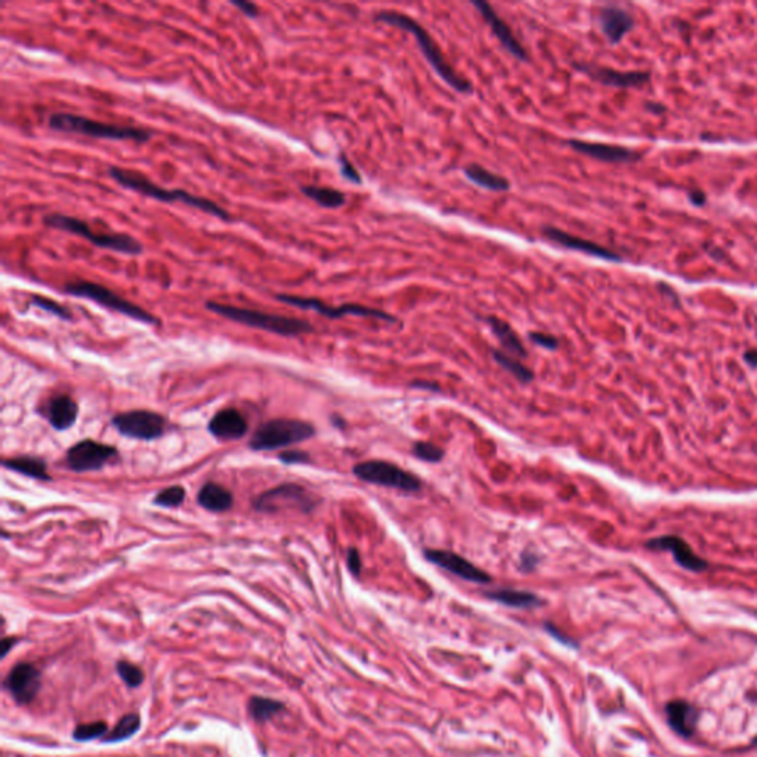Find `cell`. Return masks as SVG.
Listing matches in <instances>:
<instances>
[{"mask_svg": "<svg viewBox=\"0 0 757 757\" xmlns=\"http://www.w3.org/2000/svg\"><path fill=\"white\" fill-rule=\"evenodd\" d=\"M183 500H185V489L181 487V485H174V487L164 489L157 494L153 500V503L155 506H162V507H178L182 505Z\"/></svg>", "mask_w": 757, "mask_h": 757, "instance_id": "34", "label": "cell"}, {"mask_svg": "<svg viewBox=\"0 0 757 757\" xmlns=\"http://www.w3.org/2000/svg\"><path fill=\"white\" fill-rule=\"evenodd\" d=\"M756 742H757V739H756Z\"/></svg>", "mask_w": 757, "mask_h": 757, "instance_id": "48", "label": "cell"}, {"mask_svg": "<svg viewBox=\"0 0 757 757\" xmlns=\"http://www.w3.org/2000/svg\"><path fill=\"white\" fill-rule=\"evenodd\" d=\"M17 642H18L17 638H12V636H9V638H4V639H2V644H0V651H2V652H0V656H2V659H5V656L8 655V652H9L13 647H15Z\"/></svg>", "mask_w": 757, "mask_h": 757, "instance_id": "44", "label": "cell"}, {"mask_svg": "<svg viewBox=\"0 0 757 757\" xmlns=\"http://www.w3.org/2000/svg\"><path fill=\"white\" fill-rule=\"evenodd\" d=\"M648 548L651 549H656V550H668L673 553L675 559L679 565H682L683 568L687 569H691V571H703L707 568V562L704 559L699 558V556H697L692 549L690 548V545L687 541H683L680 537H675V536H664V537H656L654 540H651L648 545Z\"/></svg>", "mask_w": 757, "mask_h": 757, "instance_id": "21", "label": "cell"}, {"mask_svg": "<svg viewBox=\"0 0 757 757\" xmlns=\"http://www.w3.org/2000/svg\"><path fill=\"white\" fill-rule=\"evenodd\" d=\"M313 435H316V427L311 423L293 419H274L256 429L249 446L254 451H271L299 444Z\"/></svg>", "mask_w": 757, "mask_h": 757, "instance_id": "7", "label": "cell"}, {"mask_svg": "<svg viewBox=\"0 0 757 757\" xmlns=\"http://www.w3.org/2000/svg\"><path fill=\"white\" fill-rule=\"evenodd\" d=\"M484 595L489 599L498 604H503L506 607L519 608V609H530L540 607L543 602L540 596H537L533 592L528 590H518V589H494L484 592Z\"/></svg>", "mask_w": 757, "mask_h": 757, "instance_id": "26", "label": "cell"}, {"mask_svg": "<svg viewBox=\"0 0 757 757\" xmlns=\"http://www.w3.org/2000/svg\"><path fill=\"white\" fill-rule=\"evenodd\" d=\"M597 24L609 44L617 45L628 32H632L635 18L630 12L620 6L607 5L597 11Z\"/></svg>", "mask_w": 757, "mask_h": 757, "instance_id": "19", "label": "cell"}, {"mask_svg": "<svg viewBox=\"0 0 757 757\" xmlns=\"http://www.w3.org/2000/svg\"><path fill=\"white\" fill-rule=\"evenodd\" d=\"M463 174L470 182H474L475 185H478V187L485 188V190L500 193V191H507L510 188V182L505 176L493 174L490 172V170H487L479 164H469L467 167L463 169Z\"/></svg>", "mask_w": 757, "mask_h": 757, "instance_id": "28", "label": "cell"}, {"mask_svg": "<svg viewBox=\"0 0 757 757\" xmlns=\"http://www.w3.org/2000/svg\"><path fill=\"white\" fill-rule=\"evenodd\" d=\"M206 308L234 323L247 325L252 328H259V330H265V332L274 333L278 336L293 337V336H301V335L313 332V327L311 325V323L305 320L293 318V317L278 316V313H269V312H262V311L218 304L212 301L206 304Z\"/></svg>", "mask_w": 757, "mask_h": 757, "instance_id": "4", "label": "cell"}, {"mask_svg": "<svg viewBox=\"0 0 757 757\" xmlns=\"http://www.w3.org/2000/svg\"><path fill=\"white\" fill-rule=\"evenodd\" d=\"M352 472L364 482L395 489L404 493H418L422 489V481L416 475L384 460L361 462L354 466Z\"/></svg>", "mask_w": 757, "mask_h": 757, "instance_id": "8", "label": "cell"}, {"mask_svg": "<svg viewBox=\"0 0 757 757\" xmlns=\"http://www.w3.org/2000/svg\"><path fill=\"white\" fill-rule=\"evenodd\" d=\"M116 670L122 680L131 688H138L139 685L144 682V671H142L136 664L129 661H117Z\"/></svg>", "mask_w": 757, "mask_h": 757, "instance_id": "35", "label": "cell"}, {"mask_svg": "<svg viewBox=\"0 0 757 757\" xmlns=\"http://www.w3.org/2000/svg\"><path fill=\"white\" fill-rule=\"evenodd\" d=\"M567 144L574 151L592 157L595 160L605 163H635L642 159V154L620 145L601 144V142H589L581 139H569Z\"/></svg>", "mask_w": 757, "mask_h": 757, "instance_id": "17", "label": "cell"}, {"mask_svg": "<svg viewBox=\"0 0 757 757\" xmlns=\"http://www.w3.org/2000/svg\"><path fill=\"white\" fill-rule=\"evenodd\" d=\"M141 730V718L138 713H129L116 723L111 731L101 739L105 744H117V742L129 739Z\"/></svg>", "mask_w": 757, "mask_h": 757, "instance_id": "30", "label": "cell"}, {"mask_svg": "<svg viewBox=\"0 0 757 757\" xmlns=\"http://www.w3.org/2000/svg\"><path fill=\"white\" fill-rule=\"evenodd\" d=\"M538 561H540V556L536 552L524 550L519 558V569L524 571V573H531V571L537 568Z\"/></svg>", "mask_w": 757, "mask_h": 757, "instance_id": "41", "label": "cell"}, {"mask_svg": "<svg viewBox=\"0 0 757 757\" xmlns=\"http://www.w3.org/2000/svg\"><path fill=\"white\" fill-rule=\"evenodd\" d=\"M209 432L222 441L240 439L247 432V422L235 408H224L218 411L209 422Z\"/></svg>", "mask_w": 757, "mask_h": 757, "instance_id": "20", "label": "cell"}, {"mask_svg": "<svg viewBox=\"0 0 757 757\" xmlns=\"http://www.w3.org/2000/svg\"><path fill=\"white\" fill-rule=\"evenodd\" d=\"M375 20L383 24L401 28V30L413 34L426 61L431 64V67L435 70V73L444 80L450 88L465 95L472 92V83L457 73L454 67H451L447 63L446 56L439 51V46L436 45L434 37L427 33L426 28L422 24H419L416 20L406 15V13L395 12V11H380L375 15Z\"/></svg>", "mask_w": 757, "mask_h": 757, "instance_id": "1", "label": "cell"}, {"mask_svg": "<svg viewBox=\"0 0 757 757\" xmlns=\"http://www.w3.org/2000/svg\"><path fill=\"white\" fill-rule=\"evenodd\" d=\"M690 198H691V202L694 205H697V206H703L706 203V195L701 191H698V190L690 193Z\"/></svg>", "mask_w": 757, "mask_h": 757, "instance_id": "45", "label": "cell"}, {"mask_svg": "<svg viewBox=\"0 0 757 757\" xmlns=\"http://www.w3.org/2000/svg\"><path fill=\"white\" fill-rule=\"evenodd\" d=\"M301 193L325 209H337L347 203V195L335 188L304 185V187H301Z\"/></svg>", "mask_w": 757, "mask_h": 757, "instance_id": "29", "label": "cell"}, {"mask_svg": "<svg viewBox=\"0 0 757 757\" xmlns=\"http://www.w3.org/2000/svg\"><path fill=\"white\" fill-rule=\"evenodd\" d=\"M112 426L123 436L142 441L159 439L166 432V419L159 413L132 410L112 418Z\"/></svg>", "mask_w": 757, "mask_h": 757, "instance_id": "10", "label": "cell"}, {"mask_svg": "<svg viewBox=\"0 0 757 757\" xmlns=\"http://www.w3.org/2000/svg\"><path fill=\"white\" fill-rule=\"evenodd\" d=\"M276 299H277V301L285 304V305L296 306L299 309L316 311V312L320 313V316H324L327 318H333V320L347 317V316H356V317L377 318V320H383V321H388V323H396L398 321L394 316H391V313H388V312H384L382 309H376V308L358 305V304H345V305H340V306H332V305L324 304L323 301H320V299H316V297H302V296L281 295V293L277 295Z\"/></svg>", "mask_w": 757, "mask_h": 757, "instance_id": "9", "label": "cell"}, {"mask_svg": "<svg viewBox=\"0 0 757 757\" xmlns=\"http://www.w3.org/2000/svg\"><path fill=\"white\" fill-rule=\"evenodd\" d=\"M493 358L500 367H503L506 371H509V373L515 376L521 383L526 384L534 380L533 370L524 365L518 358L506 354L505 351H497V349L493 351Z\"/></svg>", "mask_w": 757, "mask_h": 757, "instance_id": "32", "label": "cell"}, {"mask_svg": "<svg viewBox=\"0 0 757 757\" xmlns=\"http://www.w3.org/2000/svg\"><path fill=\"white\" fill-rule=\"evenodd\" d=\"M4 467L17 472L21 475H25L28 478L39 479V481H51V475L48 474L45 460L39 459L34 455H20L12 457V459H5L2 462Z\"/></svg>", "mask_w": 757, "mask_h": 757, "instance_id": "27", "label": "cell"}, {"mask_svg": "<svg viewBox=\"0 0 757 757\" xmlns=\"http://www.w3.org/2000/svg\"><path fill=\"white\" fill-rule=\"evenodd\" d=\"M233 6L238 8L245 15H247L249 18H256L259 15V9L258 6H256L254 4H250V2H242V0H233L231 2Z\"/></svg>", "mask_w": 757, "mask_h": 757, "instance_id": "43", "label": "cell"}, {"mask_svg": "<svg viewBox=\"0 0 757 757\" xmlns=\"http://www.w3.org/2000/svg\"><path fill=\"white\" fill-rule=\"evenodd\" d=\"M574 67L590 79L614 88H640L649 82L647 71H619L595 64H574Z\"/></svg>", "mask_w": 757, "mask_h": 757, "instance_id": "15", "label": "cell"}, {"mask_svg": "<svg viewBox=\"0 0 757 757\" xmlns=\"http://www.w3.org/2000/svg\"><path fill=\"white\" fill-rule=\"evenodd\" d=\"M4 685L18 704H30L40 691L41 675L34 664L18 663L11 668Z\"/></svg>", "mask_w": 757, "mask_h": 757, "instance_id": "14", "label": "cell"}, {"mask_svg": "<svg viewBox=\"0 0 757 757\" xmlns=\"http://www.w3.org/2000/svg\"><path fill=\"white\" fill-rule=\"evenodd\" d=\"M530 340L533 342V344L545 348V349H549V351H555L558 349L559 347V340L556 339L555 336L552 335H548V333H541V332H533L530 333Z\"/></svg>", "mask_w": 757, "mask_h": 757, "instance_id": "39", "label": "cell"}, {"mask_svg": "<svg viewBox=\"0 0 757 757\" xmlns=\"http://www.w3.org/2000/svg\"><path fill=\"white\" fill-rule=\"evenodd\" d=\"M337 162H339V166H340V175L342 176H344L347 181H349L352 183H356V185L361 183L360 174L356 172V169L354 167V164L349 162V159L345 154H340L337 157Z\"/></svg>", "mask_w": 757, "mask_h": 757, "instance_id": "38", "label": "cell"}, {"mask_svg": "<svg viewBox=\"0 0 757 757\" xmlns=\"http://www.w3.org/2000/svg\"><path fill=\"white\" fill-rule=\"evenodd\" d=\"M32 304L36 305L40 309H44V311L52 313V316L64 320V321H70L71 318H73V316H71V312L65 306L60 305L58 302H55V301H52V299H48L45 296L33 295L32 296Z\"/></svg>", "mask_w": 757, "mask_h": 757, "instance_id": "37", "label": "cell"}, {"mask_svg": "<svg viewBox=\"0 0 757 757\" xmlns=\"http://www.w3.org/2000/svg\"><path fill=\"white\" fill-rule=\"evenodd\" d=\"M116 455L117 450L111 446L92 439H83L68 448L65 462L68 469L75 472H92V470H101Z\"/></svg>", "mask_w": 757, "mask_h": 757, "instance_id": "12", "label": "cell"}, {"mask_svg": "<svg viewBox=\"0 0 757 757\" xmlns=\"http://www.w3.org/2000/svg\"><path fill=\"white\" fill-rule=\"evenodd\" d=\"M64 292L75 296V297H83V299H89V301L101 305L107 309H111V311H116L119 313H122V316H126L129 317L132 320H136V321H141V323H145V324H159V320H157L153 313H150L148 311H145L144 308H141L139 305L127 301V299L122 297L120 295H117L116 292H112L111 289L105 287V285L99 284V283H93V281H73V283H68L65 284L64 287Z\"/></svg>", "mask_w": 757, "mask_h": 757, "instance_id": "6", "label": "cell"}, {"mask_svg": "<svg viewBox=\"0 0 757 757\" xmlns=\"http://www.w3.org/2000/svg\"><path fill=\"white\" fill-rule=\"evenodd\" d=\"M347 562H348V568L351 573L358 577L361 574V568H363V564H361V556L358 553V550L356 549H349L348 550V555H347Z\"/></svg>", "mask_w": 757, "mask_h": 757, "instance_id": "42", "label": "cell"}, {"mask_svg": "<svg viewBox=\"0 0 757 757\" xmlns=\"http://www.w3.org/2000/svg\"><path fill=\"white\" fill-rule=\"evenodd\" d=\"M413 387L420 388V389H429V391H438L439 389L438 387H434V383H429V382H414Z\"/></svg>", "mask_w": 757, "mask_h": 757, "instance_id": "46", "label": "cell"}, {"mask_svg": "<svg viewBox=\"0 0 757 757\" xmlns=\"http://www.w3.org/2000/svg\"><path fill=\"white\" fill-rule=\"evenodd\" d=\"M48 124L52 131L77 134L98 139H111V141H136L147 142L153 138V131L141 129L134 126L103 123L92 120L89 117L79 116L73 112H52L48 117Z\"/></svg>", "mask_w": 757, "mask_h": 757, "instance_id": "3", "label": "cell"}, {"mask_svg": "<svg viewBox=\"0 0 757 757\" xmlns=\"http://www.w3.org/2000/svg\"><path fill=\"white\" fill-rule=\"evenodd\" d=\"M543 235H545L548 240L553 241L555 245L561 246V247L574 250V252H580V253L589 254V256H595V258H601V259L612 261V262H619L621 259L617 253H614L609 249H607V247H604L601 245H597V242L580 238V237L573 235V234H568V233L559 230V228L545 226V228H543Z\"/></svg>", "mask_w": 757, "mask_h": 757, "instance_id": "18", "label": "cell"}, {"mask_svg": "<svg viewBox=\"0 0 757 757\" xmlns=\"http://www.w3.org/2000/svg\"><path fill=\"white\" fill-rule=\"evenodd\" d=\"M318 505L317 498L306 489L297 484H283L278 487L268 490L254 500V509L259 512L271 513L281 509H299L305 513L311 512Z\"/></svg>", "mask_w": 757, "mask_h": 757, "instance_id": "11", "label": "cell"}, {"mask_svg": "<svg viewBox=\"0 0 757 757\" xmlns=\"http://www.w3.org/2000/svg\"><path fill=\"white\" fill-rule=\"evenodd\" d=\"M280 462H283L284 465H304V463H309L311 462V457L308 453L305 451H299V450H290V451H284L278 455Z\"/></svg>", "mask_w": 757, "mask_h": 757, "instance_id": "40", "label": "cell"}, {"mask_svg": "<svg viewBox=\"0 0 757 757\" xmlns=\"http://www.w3.org/2000/svg\"><path fill=\"white\" fill-rule=\"evenodd\" d=\"M108 175L111 179L120 183L122 187L132 190L141 195L159 200V202H163V203H182L185 206L203 210L218 219L233 221L230 213H228L219 205H216L215 202H212V200L190 194L185 190L163 188L160 187V185L151 182L147 176L134 172V170H126V169H120L119 166H111L108 169Z\"/></svg>", "mask_w": 757, "mask_h": 757, "instance_id": "2", "label": "cell"}, {"mask_svg": "<svg viewBox=\"0 0 757 757\" xmlns=\"http://www.w3.org/2000/svg\"><path fill=\"white\" fill-rule=\"evenodd\" d=\"M485 321L489 323L491 332L498 339L500 345L503 347V351L506 354L509 352L512 356H515V358H525V356L528 355L526 349L522 345L519 336L515 333V330H513L509 323L494 316L487 317Z\"/></svg>", "mask_w": 757, "mask_h": 757, "instance_id": "25", "label": "cell"}, {"mask_svg": "<svg viewBox=\"0 0 757 757\" xmlns=\"http://www.w3.org/2000/svg\"><path fill=\"white\" fill-rule=\"evenodd\" d=\"M472 5L478 9V12L481 13V17L485 20V22L490 25L491 32L500 41V45H502L512 56H515V58H518L522 63H526L528 53L525 48L515 37V34H513L510 27L498 17V13L494 11V8L490 4L484 2V0H474Z\"/></svg>", "mask_w": 757, "mask_h": 757, "instance_id": "16", "label": "cell"}, {"mask_svg": "<svg viewBox=\"0 0 757 757\" xmlns=\"http://www.w3.org/2000/svg\"><path fill=\"white\" fill-rule=\"evenodd\" d=\"M648 110L654 111V112H663L664 111V107L663 105H659V104H648Z\"/></svg>", "mask_w": 757, "mask_h": 757, "instance_id": "47", "label": "cell"}, {"mask_svg": "<svg viewBox=\"0 0 757 757\" xmlns=\"http://www.w3.org/2000/svg\"><path fill=\"white\" fill-rule=\"evenodd\" d=\"M197 502L209 512L222 513L233 507L234 497L222 485L216 482H206L197 494Z\"/></svg>", "mask_w": 757, "mask_h": 757, "instance_id": "23", "label": "cell"}, {"mask_svg": "<svg viewBox=\"0 0 757 757\" xmlns=\"http://www.w3.org/2000/svg\"><path fill=\"white\" fill-rule=\"evenodd\" d=\"M666 713H667V719H668L670 726L673 727L678 734L685 735V737H690L694 734L695 722H697V711L690 703L676 699V701H671L667 704Z\"/></svg>", "mask_w": 757, "mask_h": 757, "instance_id": "24", "label": "cell"}, {"mask_svg": "<svg viewBox=\"0 0 757 757\" xmlns=\"http://www.w3.org/2000/svg\"><path fill=\"white\" fill-rule=\"evenodd\" d=\"M79 406L68 395H56L51 398L45 407V418L55 431L64 432L77 420Z\"/></svg>", "mask_w": 757, "mask_h": 757, "instance_id": "22", "label": "cell"}, {"mask_svg": "<svg viewBox=\"0 0 757 757\" xmlns=\"http://www.w3.org/2000/svg\"><path fill=\"white\" fill-rule=\"evenodd\" d=\"M425 558L431 564L448 571V573L460 577L470 583L478 584H489L491 583V576L487 571L481 569L479 567L474 565L470 561H467L463 556L457 555L451 550H442V549H426Z\"/></svg>", "mask_w": 757, "mask_h": 757, "instance_id": "13", "label": "cell"}, {"mask_svg": "<svg viewBox=\"0 0 757 757\" xmlns=\"http://www.w3.org/2000/svg\"><path fill=\"white\" fill-rule=\"evenodd\" d=\"M108 734V726L105 722H91L82 723L73 731V738L79 742H86L96 738H104Z\"/></svg>", "mask_w": 757, "mask_h": 757, "instance_id": "33", "label": "cell"}, {"mask_svg": "<svg viewBox=\"0 0 757 757\" xmlns=\"http://www.w3.org/2000/svg\"><path fill=\"white\" fill-rule=\"evenodd\" d=\"M411 451L418 457V459L427 463H438L444 459V454H446L441 447L431 444V442H423V441L416 442V444L413 446Z\"/></svg>", "mask_w": 757, "mask_h": 757, "instance_id": "36", "label": "cell"}, {"mask_svg": "<svg viewBox=\"0 0 757 757\" xmlns=\"http://www.w3.org/2000/svg\"><path fill=\"white\" fill-rule=\"evenodd\" d=\"M247 709H249L250 718L253 720L266 722L271 718H274L276 714H278L284 709V704L281 701H278V699H274V698L254 695V697L250 698Z\"/></svg>", "mask_w": 757, "mask_h": 757, "instance_id": "31", "label": "cell"}, {"mask_svg": "<svg viewBox=\"0 0 757 757\" xmlns=\"http://www.w3.org/2000/svg\"><path fill=\"white\" fill-rule=\"evenodd\" d=\"M44 224L49 228H53V230L76 234L86 241H89L91 245L99 249H104V250L129 254V256H138L144 252V246H142L135 237L129 234L92 231V228L89 226L88 222H84L75 216L63 215V213H51V215H46L44 218Z\"/></svg>", "mask_w": 757, "mask_h": 757, "instance_id": "5", "label": "cell"}]
</instances>
